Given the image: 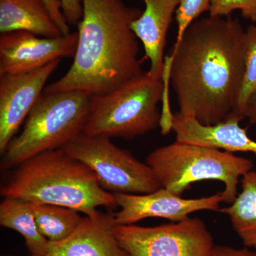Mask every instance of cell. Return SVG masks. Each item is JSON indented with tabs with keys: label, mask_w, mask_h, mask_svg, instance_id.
Wrapping results in <instances>:
<instances>
[{
	"label": "cell",
	"mask_w": 256,
	"mask_h": 256,
	"mask_svg": "<svg viewBox=\"0 0 256 256\" xmlns=\"http://www.w3.org/2000/svg\"><path fill=\"white\" fill-rule=\"evenodd\" d=\"M245 30L237 18L196 20L174 44L170 80L178 114L204 126L236 114L244 73Z\"/></svg>",
	"instance_id": "cell-1"
},
{
	"label": "cell",
	"mask_w": 256,
	"mask_h": 256,
	"mask_svg": "<svg viewBox=\"0 0 256 256\" xmlns=\"http://www.w3.org/2000/svg\"><path fill=\"white\" fill-rule=\"evenodd\" d=\"M82 6L73 64L44 92L104 95L144 73L138 58V38L132 30L142 12L122 0H82Z\"/></svg>",
	"instance_id": "cell-2"
},
{
	"label": "cell",
	"mask_w": 256,
	"mask_h": 256,
	"mask_svg": "<svg viewBox=\"0 0 256 256\" xmlns=\"http://www.w3.org/2000/svg\"><path fill=\"white\" fill-rule=\"evenodd\" d=\"M0 193L4 198L67 207L86 216L94 214L99 207L117 206L114 194L101 186L95 173L63 148L18 165Z\"/></svg>",
	"instance_id": "cell-3"
},
{
	"label": "cell",
	"mask_w": 256,
	"mask_h": 256,
	"mask_svg": "<svg viewBox=\"0 0 256 256\" xmlns=\"http://www.w3.org/2000/svg\"><path fill=\"white\" fill-rule=\"evenodd\" d=\"M146 163L162 188L178 196L198 182L220 181L224 184V202L228 204L238 196L240 178L254 168L252 160L234 152L178 140L152 152Z\"/></svg>",
	"instance_id": "cell-4"
},
{
	"label": "cell",
	"mask_w": 256,
	"mask_h": 256,
	"mask_svg": "<svg viewBox=\"0 0 256 256\" xmlns=\"http://www.w3.org/2000/svg\"><path fill=\"white\" fill-rule=\"evenodd\" d=\"M92 96L85 92H44L1 160V170L16 168L45 152L62 149L84 132Z\"/></svg>",
	"instance_id": "cell-5"
},
{
	"label": "cell",
	"mask_w": 256,
	"mask_h": 256,
	"mask_svg": "<svg viewBox=\"0 0 256 256\" xmlns=\"http://www.w3.org/2000/svg\"><path fill=\"white\" fill-rule=\"evenodd\" d=\"M169 84L162 76L143 73L104 95L92 96L84 132L131 140L160 126L158 110Z\"/></svg>",
	"instance_id": "cell-6"
},
{
	"label": "cell",
	"mask_w": 256,
	"mask_h": 256,
	"mask_svg": "<svg viewBox=\"0 0 256 256\" xmlns=\"http://www.w3.org/2000/svg\"><path fill=\"white\" fill-rule=\"evenodd\" d=\"M63 149L87 165L110 193L148 194L162 188L149 165L116 146L110 138L82 132Z\"/></svg>",
	"instance_id": "cell-7"
},
{
	"label": "cell",
	"mask_w": 256,
	"mask_h": 256,
	"mask_svg": "<svg viewBox=\"0 0 256 256\" xmlns=\"http://www.w3.org/2000/svg\"><path fill=\"white\" fill-rule=\"evenodd\" d=\"M114 234L130 256H210L215 246L198 218L158 226L116 225Z\"/></svg>",
	"instance_id": "cell-8"
},
{
	"label": "cell",
	"mask_w": 256,
	"mask_h": 256,
	"mask_svg": "<svg viewBox=\"0 0 256 256\" xmlns=\"http://www.w3.org/2000/svg\"><path fill=\"white\" fill-rule=\"evenodd\" d=\"M118 212L112 213L116 225H132L148 218L180 222L200 210L220 212L222 192L198 198H184L165 188L148 194H114Z\"/></svg>",
	"instance_id": "cell-9"
},
{
	"label": "cell",
	"mask_w": 256,
	"mask_h": 256,
	"mask_svg": "<svg viewBox=\"0 0 256 256\" xmlns=\"http://www.w3.org/2000/svg\"><path fill=\"white\" fill-rule=\"evenodd\" d=\"M78 32L47 38L16 31L0 36V76L28 73L62 58H74Z\"/></svg>",
	"instance_id": "cell-10"
},
{
	"label": "cell",
	"mask_w": 256,
	"mask_h": 256,
	"mask_svg": "<svg viewBox=\"0 0 256 256\" xmlns=\"http://www.w3.org/2000/svg\"><path fill=\"white\" fill-rule=\"evenodd\" d=\"M60 60L28 73L0 76L1 154L6 150L20 126L41 97L47 80Z\"/></svg>",
	"instance_id": "cell-11"
},
{
	"label": "cell",
	"mask_w": 256,
	"mask_h": 256,
	"mask_svg": "<svg viewBox=\"0 0 256 256\" xmlns=\"http://www.w3.org/2000/svg\"><path fill=\"white\" fill-rule=\"evenodd\" d=\"M112 214L86 216L68 238L48 242L46 256H130L114 234Z\"/></svg>",
	"instance_id": "cell-12"
},
{
	"label": "cell",
	"mask_w": 256,
	"mask_h": 256,
	"mask_svg": "<svg viewBox=\"0 0 256 256\" xmlns=\"http://www.w3.org/2000/svg\"><path fill=\"white\" fill-rule=\"evenodd\" d=\"M244 118L233 116L214 126H204L193 118L174 114L172 130L176 140L197 146L234 152H248L256 156V141L247 134L239 122Z\"/></svg>",
	"instance_id": "cell-13"
},
{
	"label": "cell",
	"mask_w": 256,
	"mask_h": 256,
	"mask_svg": "<svg viewBox=\"0 0 256 256\" xmlns=\"http://www.w3.org/2000/svg\"><path fill=\"white\" fill-rule=\"evenodd\" d=\"M146 9L132 24V30L142 42L144 58L150 62L148 72L162 76L166 36L180 0H143Z\"/></svg>",
	"instance_id": "cell-14"
},
{
	"label": "cell",
	"mask_w": 256,
	"mask_h": 256,
	"mask_svg": "<svg viewBox=\"0 0 256 256\" xmlns=\"http://www.w3.org/2000/svg\"><path fill=\"white\" fill-rule=\"evenodd\" d=\"M22 31L36 36H62L43 0H0V32Z\"/></svg>",
	"instance_id": "cell-15"
},
{
	"label": "cell",
	"mask_w": 256,
	"mask_h": 256,
	"mask_svg": "<svg viewBox=\"0 0 256 256\" xmlns=\"http://www.w3.org/2000/svg\"><path fill=\"white\" fill-rule=\"evenodd\" d=\"M0 224L21 234L32 255L46 256L50 240L38 230L32 203L6 197L0 204Z\"/></svg>",
	"instance_id": "cell-16"
},
{
	"label": "cell",
	"mask_w": 256,
	"mask_h": 256,
	"mask_svg": "<svg viewBox=\"0 0 256 256\" xmlns=\"http://www.w3.org/2000/svg\"><path fill=\"white\" fill-rule=\"evenodd\" d=\"M242 192L230 206L220 208L228 215L234 230L246 247L256 245V171L242 176Z\"/></svg>",
	"instance_id": "cell-17"
},
{
	"label": "cell",
	"mask_w": 256,
	"mask_h": 256,
	"mask_svg": "<svg viewBox=\"0 0 256 256\" xmlns=\"http://www.w3.org/2000/svg\"><path fill=\"white\" fill-rule=\"evenodd\" d=\"M32 204L38 230L50 242H60L68 238L84 218L77 210L67 207L42 204Z\"/></svg>",
	"instance_id": "cell-18"
},
{
	"label": "cell",
	"mask_w": 256,
	"mask_h": 256,
	"mask_svg": "<svg viewBox=\"0 0 256 256\" xmlns=\"http://www.w3.org/2000/svg\"><path fill=\"white\" fill-rule=\"evenodd\" d=\"M244 73L239 92L236 114L242 117V110L250 97L256 94V25L245 30Z\"/></svg>",
	"instance_id": "cell-19"
},
{
	"label": "cell",
	"mask_w": 256,
	"mask_h": 256,
	"mask_svg": "<svg viewBox=\"0 0 256 256\" xmlns=\"http://www.w3.org/2000/svg\"><path fill=\"white\" fill-rule=\"evenodd\" d=\"M210 0H180L176 10L178 34L174 45L181 41L184 34L196 18L206 11H210Z\"/></svg>",
	"instance_id": "cell-20"
},
{
	"label": "cell",
	"mask_w": 256,
	"mask_h": 256,
	"mask_svg": "<svg viewBox=\"0 0 256 256\" xmlns=\"http://www.w3.org/2000/svg\"><path fill=\"white\" fill-rule=\"evenodd\" d=\"M235 10H240L244 18L256 22V0H210V16H228Z\"/></svg>",
	"instance_id": "cell-21"
},
{
	"label": "cell",
	"mask_w": 256,
	"mask_h": 256,
	"mask_svg": "<svg viewBox=\"0 0 256 256\" xmlns=\"http://www.w3.org/2000/svg\"><path fill=\"white\" fill-rule=\"evenodd\" d=\"M43 1L46 4L48 12L62 34H69L70 33V28H69L66 18L64 14L60 0H43Z\"/></svg>",
	"instance_id": "cell-22"
},
{
	"label": "cell",
	"mask_w": 256,
	"mask_h": 256,
	"mask_svg": "<svg viewBox=\"0 0 256 256\" xmlns=\"http://www.w3.org/2000/svg\"><path fill=\"white\" fill-rule=\"evenodd\" d=\"M62 10L68 24L76 25L82 18V0H60Z\"/></svg>",
	"instance_id": "cell-23"
},
{
	"label": "cell",
	"mask_w": 256,
	"mask_h": 256,
	"mask_svg": "<svg viewBox=\"0 0 256 256\" xmlns=\"http://www.w3.org/2000/svg\"><path fill=\"white\" fill-rule=\"evenodd\" d=\"M210 256H256V252L248 248L236 249L225 246H215Z\"/></svg>",
	"instance_id": "cell-24"
},
{
	"label": "cell",
	"mask_w": 256,
	"mask_h": 256,
	"mask_svg": "<svg viewBox=\"0 0 256 256\" xmlns=\"http://www.w3.org/2000/svg\"><path fill=\"white\" fill-rule=\"evenodd\" d=\"M242 114L244 118L248 120L250 124H256V94L247 101Z\"/></svg>",
	"instance_id": "cell-25"
},
{
	"label": "cell",
	"mask_w": 256,
	"mask_h": 256,
	"mask_svg": "<svg viewBox=\"0 0 256 256\" xmlns=\"http://www.w3.org/2000/svg\"><path fill=\"white\" fill-rule=\"evenodd\" d=\"M37 256V255H32H32H31V256Z\"/></svg>",
	"instance_id": "cell-26"
},
{
	"label": "cell",
	"mask_w": 256,
	"mask_h": 256,
	"mask_svg": "<svg viewBox=\"0 0 256 256\" xmlns=\"http://www.w3.org/2000/svg\"><path fill=\"white\" fill-rule=\"evenodd\" d=\"M254 248H255L256 252V245L255 246H254Z\"/></svg>",
	"instance_id": "cell-27"
}]
</instances>
